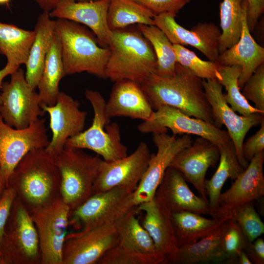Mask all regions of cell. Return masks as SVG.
<instances>
[{
    "instance_id": "cell-6",
    "label": "cell",
    "mask_w": 264,
    "mask_h": 264,
    "mask_svg": "<svg viewBox=\"0 0 264 264\" xmlns=\"http://www.w3.org/2000/svg\"><path fill=\"white\" fill-rule=\"evenodd\" d=\"M85 94L93 110L92 124L87 130L68 138L65 147L91 150L107 161L126 156L127 148L121 142L120 129L116 123H110L102 95L89 89H87Z\"/></svg>"
},
{
    "instance_id": "cell-25",
    "label": "cell",
    "mask_w": 264,
    "mask_h": 264,
    "mask_svg": "<svg viewBox=\"0 0 264 264\" xmlns=\"http://www.w3.org/2000/svg\"><path fill=\"white\" fill-rule=\"evenodd\" d=\"M106 110L110 118L123 116L143 121L150 120L154 111L141 85L128 80L115 82Z\"/></svg>"
},
{
    "instance_id": "cell-50",
    "label": "cell",
    "mask_w": 264,
    "mask_h": 264,
    "mask_svg": "<svg viewBox=\"0 0 264 264\" xmlns=\"http://www.w3.org/2000/svg\"><path fill=\"white\" fill-rule=\"evenodd\" d=\"M11 0H0V4H7L8 5Z\"/></svg>"
},
{
    "instance_id": "cell-39",
    "label": "cell",
    "mask_w": 264,
    "mask_h": 264,
    "mask_svg": "<svg viewBox=\"0 0 264 264\" xmlns=\"http://www.w3.org/2000/svg\"><path fill=\"white\" fill-rule=\"evenodd\" d=\"M224 224L222 246L226 264H237L238 256L248 241L234 220L228 219Z\"/></svg>"
},
{
    "instance_id": "cell-7",
    "label": "cell",
    "mask_w": 264,
    "mask_h": 264,
    "mask_svg": "<svg viewBox=\"0 0 264 264\" xmlns=\"http://www.w3.org/2000/svg\"><path fill=\"white\" fill-rule=\"evenodd\" d=\"M4 264H39L37 229L30 213L16 197L0 244Z\"/></svg>"
},
{
    "instance_id": "cell-12",
    "label": "cell",
    "mask_w": 264,
    "mask_h": 264,
    "mask_svg": "<svg viewBox=\"0 0 264 264\" xmlns=\"http://www.w3.org/2000/svg\"><path fill=\"white\" fill-rule=\"evenodd\" d=\"M202 82L215 126L221 129L222 125H225L238 161L245 169L249 162L244 159L242 151L244 138L252 127L260 125L264 121V113L256 112L247 116L238 115L226 103L222 93V86L216 79H203Z\"/></svg>"
},
{
    "instance_id": "cell-49",
    "label": "cell",
    "mask_w": 264,
    "mask_h": 264,
    "mask_svg": "<svg viewBox=\"0 0 264 264\" xmlns=\"http://www.w3.org/2000/svg\"><path fill=\"white\" fill-rule=\"evenodd\" d=\"M7 187V181L0 167V199Z\"/></svg>"
},
{
    "instance_id": "cell-20",
    "label": "cell",
    "mask_w": 264,
    "mask_h": 264,
    "mask_svg": "<svg viewBox=\"0 0 264 264\" xmlns=\"http://www.w3.org/2000/svg\"><path fill=\"white\" fill-rule=\"evenodd\" d=\"M220 156L218 146L198 137L177 154L170 166L178 170L186 181L194 186L201 198L208 202L204 187L205 176L210 167L216 166Z\"/></svg>"
},
{
    "instance_id": "cell-34",
    "label": "cell",
    "mask_w": 264,
    "mask_h": 264,
    "mask_svg": "<svg viewBox=\"0 0 264 264\" xmlns=\"http://www.w3.org/2000/svg\"><path fill=\"white\" fill-rule=\"evenodd\" d=\"M137 28L150 42L155 53L157 60L155 73L162 77L174 75L176 56L173 44L166 35L155 25L138 24Z\"/></svg>"
},
{
    "instance_id": "cell-17",
    "label": "cell",
    "mask_w": 264,
    "mask_h": 264,
    "mask_svg": "<svg viewBox=\"0 0 264 264\" xmlns=\"http://www.w3.org/2000/svg\"><path fill=\"white\" fill-rule=\"evenodd\" d=\"M150 157L148 145L141 141L129 155L115 161L103 160L92 195L116 187L134 192L148 167Z\"/></svg>"
},
{
    "instance_id": "cell-19",
    "label": "cell",
    "mask_w": 264,
    "mask_h": 264,
    "mask_svg": "<svg viewBox=\"0 0 264 264\" xmlns=\"http://www.w3.org/2000/svg\"><path fill=\"white\" fill-rule=\"evenodd\" d=\"M176 15L165 13L154 17V25L166 35L172 44L192 46L201 52L210 61H217L219 39L221 31L213 23L199 22L190 30L178 24Z\"/></svg>"
},
{
    "instance_id": "cell-27",
    "label": "cell",
    "mask_w": 264,
    "mask_h": 264,
    "mask_svg": "<svg viewBox=\"0 0 264 264\" xmlns=\"http://www.w3.org/2000/svg\"><path fill=\"white\" fill-rule=\"evenodd\" d=\"M224 222L212 233L196 242L178 247L175 254L167 261L166 264H226L222 246Z\"/></svg>"
},
{
    "instance_id": "cell-14",
    "label": "cell",
    "mask_w": 264,
    "mask_h": 264,
    "mask_svg": "<svg viewBox=\"0 0 264 264\" xmlns=\"http://www.w3.org/2000/svg\"><path fill=\"white\" fill-rule=\"evenodd\" d=\"M153 136L157 152L151 154L148 167L133 192L135 205L154 198L157 187L175 156L193 142L191 136L187 134L178 137L167 133H153Z\"/></svg>"
},
{
    "instance_id": "cell-26",
    "label": "cell",
    "mask_w": 264,
    "mask_h": 264,
    "mask_svg": "<svg viewBox=\"0 0 264 264\" xmlns=\"http://www.w3.org/2000/svg\"><path fill=\"white\" fill-rule=\"evenodd\" d=\"M137 210L145 216L140 223L152 238L157 251L167 261L177 250L171 214L162 208L153 198L137 205Z\"/></svg>"
},
{
    "instance_id": "cell-21",
    "label": "cell",
    "mask_w": 264,
    "mask_h": 264,
    "mask_svg": "<svg viewBox=\"0 0 264 264\" xmlns=\"http://www.w3.org/2000/svg\"><path fill=\"white\" fill-rule=\"evenodd\" d=\"M154 198L171 215L182 211L210 214L209 202L195 195L182 174L171 166L167 169Z\"/></svg>"
},
{
    "instance_id": "cell-8",
    "label": "cell",
    "mask_w": 264,
    "mask_h": 264,
    "mask_svg": "<svg viewBox=\"0 0 264 264\" xmlns=\"http://www.w3.org/2000/svg\"><path fill=\"white\" fill-rule=\"evenodd\" d=\"M133 192L116 187L92 195L70 211L69 225L77 231L115 223L136 206L133 201Z\"/></svg>"
},
{
    "instance_id": "cell-47",
    "label": "cell",
    "mask_w": 264,
    "mask_h": 264,
    "mask_svg": "<svg viewBox=\"0 0 264 264\" xmlns=\"http://www.w3.org/2000/svg\"><path fill=\"white\" fill-rule=\"evenodd\" d=\"M18 69L6 64V66L1 70H0V89L1 88L2 80L5 77L8 75H11ZM1 104V94L0 92V105Z\"/></svg>"
},
{
    "instance_id": "cell-36",
    "label": "cell",
    "mask_w": 264,
    "mask_h": 264,
    "mask_svg": "<svg viewBox=\"0 0 264 264\" xmlns=\"http://www.w3.org/2000/svg\"><path fill=\"white\" fill-rule=\"evenodd\" d=\"M218 71L220 78L217 81L225 87L226 91V94H223L224 98L235 111L245 116L256 112L264 113L251 106L241 92L238 85V79L242 71L240 66H221L219 64Z\"/></svg>"
},
{
    "instance_id": "cell-38",
    "label": "cell",
    "mask_w": 264,
    "mask_h": 264,
    "mask_svg": "<svg viewBox=\"0 0 264 264\" xmlns=\"http://www.w3.org/2000/svg\"><path fill=\"white\" fill-rule=\"evenodd\" d=\"M230 219L237 222L249 242H253L264 233V224L253 201L236 210Z\"/></svg>"
},
{
    "instance_id": "cell-31",
    "label": "cell",
    "mask_w": 264,
    "mask_h": 264,
    "mask_svg": "<svg viewBox=\"0 0 264 264\" xmlns=\"http://www.w3.org/2000/svg\"><path fill=\"white\" fill-rule=\"evenodd\" d=\"M178 247L196 242L211 234L225 220L209 219L190 211H182L171 215Z\"/></svg>"
},
{
    "instance_id": "cell-18",
    "label": "cell",
    "mask_w": 264,
    "mask_h": 264,
    "mask_svg": "<svg viewBox=\"0 0 264 264\" xmlns=\"http://www.w3.org/2000/svg\"><path fill=\"white\" fill-rule=\"evenodd\" d=\"M80 106L78 100L60 91L54 105H40L43 110L49 115V127L52 135L44 149L52 157L64 148L68 138L83 131L87 112L80 110Z\"/></svg>"
},
{
    "instance_id": "cell-45",
    "label": "cell",
    "mask_w": 264,
    "mask_h": 264,
    "mask_svg": "<svg viewBox=\"0 0 264 264\" xmlns=\"http://www.w3.org/2000/svg\"><path fill=\"white\" fill-rule=\"evenodd\" d=\"M248 3L247 21L250 32H252L260 17L264 13V0H246Z\"/></svg>"
},
{
    "instance_id": "cell-29",
    "label": "cell",
    "mask_w": 264,
    "mask_h": 264,
    "mask_svg": "<svg viewBox=\"0 0 264 264\" xmlns=\"http://www.w3.org/2000/svg\"><path fill=\"white\" fill-rule=\"evenodd\" d=\"M65 76L61 44L55 31L37 87L40 105L50 106L56 103L60 92L59 85Z\"/></svg>"
},
{
    "instance_id": "cell-5",
    "label": "cell",
    "mask_w": 264,
    "mask_h": 264,
    "mask_svg": "<svg viewBox=\"0 0 264 264\" xmlns=\"http://www.w3.org/2000/svg\"><path fill=\"white\" fill-rule=\"evenodd\" d=\"M53 158L61 176L60 196L70 211L92 195L103 159L66 147Z\"/></svg>"
},
{
    "instance_id": "cell-28",
    "label": "cell",
    "mask_w": 264,
    "mask_h": 264,
    "mask_svg": "<svg viewBox=\"0 0 264 264\" xmlns=\"http://www.w3.org/2000/svg\"><path fill=\"white\" fill-rule=\"evenodd\" d=\"M35 37L25 64V77L34 89L41 78L45 60L55 33L54 21L49 13L43 12L37 19L34 30Z\"/></svg>"
},
{
    "instance_id": "cell-33",
    "label": "cell",
    "mask_w": 264,
    "mask_h": 264,
    "mask_svg": "<svg viewBox=\"0 0 264 264\" xmlns=\"http://www.w3.org/2000/svg\"><path fill=\"white\" fill-rule=\"evenodd\" d=\"M154 15L133 0H110L107 22L111 30L133 24L154 25Z\"/></svg>"
},
{
    "instance_id": "cell-48",
    "label": "cell",
    "mask_w": 264,
    "mask_h": 264,
    "mask_svg": "<svg viewBox=\"0 0 264 264\" xmlns=\"http://www.w3.org/2000/svg\"><path fill=\"white\" fill-rule=\"evenodd\" d=\"M237 264H252V263L246 254L242 250L240 252L238 256Z\"/></svg>"
},
{
    "instance_id": "cell-2",
    "label": "cell",
    "mask_w": 264,
    "mask_h": 264,
    "mask_svg": "<svg viewBox=\"0 0 264 264\" xmlns=\"http://www.w3.org/2000/svg\"><path fill=\"white\" fill-rule=\"evenodd\" d=\"M61 176L54 160L44 149L26 154L10 175L7 187L29 212L46 207L61 197Z\"/></svg>"
},
{
    "instance_id": "cell-9",
    "label": "cell",
    "mask_w": 264,
    "mask_h": 264,
    "mask_svg": "<svg viewBox=\"0 0 264 264\" xmlns=\"http://www.w3.org/2000/svg\"><path fill=\"white\" fill-rule=\"evenodd\" d=\"M0 89V113L9 126L23 129L44 115L38 93L27 82L22 69L12 73L10 81L2 82Z\"/></svg>"
},
{
    "instance_id": "cell-32",
    "label": "cell",
    "mask_w": 264,
    "mask_h": 264,
    "mask_svg": "<svg viewBox=\"0 0 264 264\" xmlns=\"http://www.w3.org/2000/svg\"><path fill=\"white\" fill-rule=\"evenodd\" d=\"M34 37V30L0 22V53L6 57L7 64L16 69L25 65Z\"/></svg>"
},
{
    "instance_id": "cell-30",
    "label": "cell",
    "mask_w": 264,
    "mask_h": 264,
    "mask_svg": "<svg viewBox=\"0 0 264 264\" xmlns=\"http://www.w3.org/2000/svg\"><path fill=\"white\" fill-rule=\"evenodd\" d=\"M220 163L212 177L205 180L204 187L212 216L216 210L221 189L228 179H235L244 170L240 164L232 142L219 147Z\"/></svg>"
},
{
    "instance_id": "cell-23",
    "label": "cell",
    "mask_w": 264,
    "mask_h": 264,
    "mask_svg": "<svg viewBox=\"0 0 264 264\" xmlns=\"http://www.w3.org/2000/svg\"><path fill=\"white\" fill-rule=\"evenodd\" d=\"M137 205L115 223L118 240L116 244L136 264H164L166 259L156 250L147 231L136 215Z\"/></svg>"
},
{
    "instance_id": "cell-44",
    "label": "cell",
    "mask_w": 264,
    "mask_h": 264,
    "mask_svg": "<svg viewBox=\"0 0 264 264\" xmlns=\"http://www.w3.org/2000/svg\"><path fill=\"white\" fill-rule=\"evenodd\" d=\"M243 251L252 264H264V241L262 238H258L252 242H248Z\"/></svg>"
},
{
    "instance_id": "cell-16",
    "label": "cell",
    "mask_w": 264,
    "mask_h": 264,
    "mask_svg": "<svg viewBox=\"0 0 264 264\" xmlns=\"http://www.w3.org/2000/svg\"><path fill=\"white\" fill-rule=\"evenodd\" d=\"M264 151L255 154L247 167L234 179L230 188L220 194L213 218L226 220L244 205L264 195Z\"/></svg>"
},
{
    "instance_id": "cell-22",
    "label": "cell",
    "mask_w": 264,
    "mask_h": 264,
    "mask_svg": "<svg viewBox=\"0 0 264 264\" xmlns=\"http://www.w3.org/2000/svg\"><path fill=\"white\" fill-rule=\"evenodd\" d=\"M110 0L79 2L62 0L49 13L51 18L64 19L87 26L100 46L108 47L112 31L107 22Z\"/></svg>"
},
{
    "instance_id": "cell-1",
    "label": "cell",
    "mask_w": 264,
    "mask_h": 264,
    "mask_svg": "<svg viewBox=\"0 0 264 264\" xmlns=\"http://www.w3.org/2000/svg\"><path fill=\"white\" fill-rule=\"evenodd\" d=\"M202 80L176 63L172 76L162 77L154 73L140 85L154 110L162 106L173 107L215 126Z\"/></svg>"
},
{
    "instance_id": "cell-35",
    "label": "cell",
    "mask_w": 264,
    "mask_h": 264,
    "mask_svg": "<svg viewBox=\"0 0 264 264\" xmlns=\"http://www.w3.org/2000/svg\"><path fill=\"white\" fill-rule=\"evenodd\" d=\"M242 0H223L220 5V27L219 39L220 54L236 44L242 31Z\"/></svg>"
},
{
    "instance_id": "cell-11",
    "label": "cell",
    "mask_w": 264,
    "mask_h": 264,
    "mask_svg": "<svg viewBox=\"0 0 264 264\" xmlns=\"http://www.w3.org/2000/svg\"><path fill=\"white\" fill-rule=\"evenodd\" d=\"M38 235L41 264H62V249L70 209L61 197L30 212Z\"/></svg>"
},
{
    "instance_id": "cell-51",
    "label": "cell",
    "mask_w": 264,
    "mask_h": 264,
    "mask_svg": "<svg viewBox=\"0 0 264 264\" xmlns=\"http://www.w3.org/2000/svg\"><path fill=\"white\" fill-rule=\"evenodd\" d=\"M76 1L79 2H86V1H94L99 0H75Z\"/></svg>"
},
{
    "instance_id": "cell-52",
    "label": "cell",
    "mask_w": 264,
    "mask_h": 264,
    "mask_svg": "<svg viewBox=\"0 0 264 264\" xmlns=\"http://www.w3.org/2000/svg\"><path fill=\"white\" fill-rule=\"evenodd\" d=\"M0 264H4L3 261L2 259V254H1L0 250Z\"/></svg>"
},
{
    "instance_id": "cell-10",
    "label": "cell",
    "mask_w": 264,
    "mask_h": 264,
    "mask_svg": "<svg viewBox=\"0 0 264 264\" xmlns=\"http://www.w3.org/2000/svg\"><path fill=\"white\" fill-rule=\"evenodd\" d=\"M137 130L142 133H167L170 130L174 135L194 134L219 147L231 141L227 131L169 106H162L154 110L151 118L139 124Z\"/></svg>"
},
{
    "instance_id": "cell-15",
    "label": "cell",
    "mask_w": 264,
    "mask_h": 264,
    "mask_svg": "<svg viewBox=\"0 0 264 264\" xmlns=\"http://www.w3.org/2000/svg\"><path fill=\"white\" fill-rule=\"evenodd\" d=\"M115 223L66 234L62 264H94L117 242Z\"/></svg>"
},
{
    "instance_id": "cell-41",
    "label": "cell",
    "mask_w": 264,
    "mask_h": 264,
    "mask_svg": "<svg viewBox=\"0 0 264 264\" xmlns=\"http://www.w3.org/2000/svg\"><path fill=\"white\" fill-rule=\"evenodd\" d=\"M150 11L154 16L165 13L177 14L191 0H133Z\"/></svg>"
},
{
    "instance_id": "cell-42",
    "label": "cell",
    "mask_w": 264,
    "mask_h": 264,
    "mask_svg": "<svg viewBox=\"0 0 264 264\" xmlns=\"http://www.w3.org/2000/svg\"><path fill=\"white\" fill-rule=\"evenodd\" d=\"M264 150V121L260 125L259 130L248 137L242 144L243 155L249 162L254 156Z\"/></svg>"
},
{
    "instance_id": "cell-13",
    "label": "cell",
    "mask_w": 264,
    "mask_h": 264,
    "mask_svg": "<svg viewBox=\"0 0 264 264\" xmlns=\"http://www.w3.org/2000/svg\"><path fill=\"white\" fill-rule=\"evenodd\" d=\"M45 120L39 118L26 128L7 124L0 113V167L7 181L15 167L28 152L44 149L49 143Z\"/></svg>"
},
{
    "instance_id": "cell-24",
    "label": "cell",
    "mask_w": 264,
    "mask_h": 264,
    "mask_svg": "<svg viewBox=\"0 0 264 264\" xmlns=\"http://www.w3.org/2000/svg\"><path fill=\"white\" fill-rule=\"evenodd\" d=\"M247 9V0H242L240 39L232 46L220 54L216 61L221 66L238 65L241 67V74L238 79L241 89L257 67L264 63V48L256 43L248 26Z\"/></svg>"
},
{
    "instance_id": "cell-43",
    "label": "cell",
    "mask_w": 264,
    "mask_h": 264,
    "mask_svg": "<svg viewBox=\"0 0 264 264\" xmlns=\"http://www.w3.org/2000/svg\"><path fill=\"white\" fill-rule=\"evenodd\" d=\"M16 197L15 190L11 187H7L0 199V244L6 221Z\"/></svg>"
},
{
    "instance_id": "cell-40",
    "label": "cell",
    "mask_w": 264,
    "mask_h": 264,
    "mask_svg": "<svg viewBox=\"0 0 264 264\" xmlns=\"http://www.w3.org/2000/svg\"><path fill=\"white\" fill-rule=\"evenodd\" d=\"M242 89V93L245 99L264 112V63L257 67Z\"/></svg>"
},
{
    "instance_id": "cell-4",
    "label": "cell",
    "mask_w": 264,
    "mask_h": 264,
    "mask_svg": "<svg viewBox=\"0 0 264 264\" xmlns=\"http://www.w3.org/2000/svg\"><path fill=\"white\" fill-rule=\"evenodd\" d=\"M54 22L65 76L87 72L107 78L106 66L110 48L100 46L94 33L81 24L64 19H57Z\"/></svg>"
},
{
    "instance_id": "cell-37",
    "label": "cell",
    "mask_w": 264,
    "mask_h": 264,
    "mask_svg": "<svg viewBox=\"0 0 264 264\" xmlns=\"http://www.w3.org/2000/svg\"><path fill=\"white\" fill-rule=\"evenodd\" d=\"M173 46L176 63L189 69L196 76L205 80H218L220 78L217 62L202 60L183 45L173 44Z\"/></svg>"
},
{
    "instance_id": "cell-46",
    "label": "cell",
    "mask_w": 264,
    "mask_h": 264,
    "mask_svg": "<svg viewBox=\"0 0 264 264\" xmlns=\"http://www.w3.org/2000/svg\"><path fill=\"white\" fill-rule=\"evenodd\" d=\"M42 10L43 12L49 13L53 10L62 0H33Z\"/></svg>"
},
{
    "instance_id": "cell-3",
    "label": "cell",
    "mask_w": 264,
    "mask_h": 264,
    "mask_svg": "<svg viewBox=\"0 0 264 264\" xmlns=\"http://www.w3.org/2000/svg\"><path fill=\"white\" fill-rule=\"evenodd\" d=\"M127 27L111 30L106 74L114 82L128 80L141 85L155 73L157 60L152 45L138 28Z\"/></svg>"
}]
</instances>
